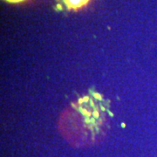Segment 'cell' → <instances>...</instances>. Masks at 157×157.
Here are the masks:
<instances>
[{
    "mask_svg": "<svg viewBox=\"0 0 157 157\" xmlns=\"http://www.w3.org/2000/svg\"><path fill=\"white\" fill-rule=\"evenodd\" d=\"M8 3H11V4H18V3H22L25 0H5Z\"/></svg>",
    "mask_w": 157,
    "mask_h": 157,
    "instance_id": "obj_2",
    "label": "cell"
},
{
    "mask_svg": "<svg viewBox=\"0 0 157 157\" xmlns=\"http://www.w3.org/2000/svg\"><path fill=\"white\" fill-rule=\"evenodd\" d=\"M68 11H77L89 4L91 0H62Z\"/></svg>",
    "mask_w": 157,
    "mask_h": 157,
    "instance_id": "obj_1",
    "label": "cell"
}]
</instances>
